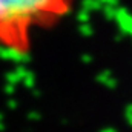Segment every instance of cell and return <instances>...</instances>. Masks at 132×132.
<instances>
[{
  "instance_id": "1",
  "label": "cell",
  "mask_w": 132,
  "mask_h": 132,
  "mask_svg": "<svg viewBox=\"0 0 132 132\" xmlns=\"http://www.w3.org/2000/svg\"><path fill=\"white\" fill-rule=\"evenodd\" d=\"M75 0H0V46L14 55L31 52L34 29H49L66 19Z\"/></svg>"
}]
</instances>
